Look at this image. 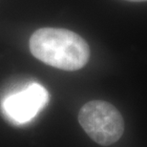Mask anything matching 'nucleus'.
<instances>
[{"label":"nucleus","instance_id":"nucleus-1","mask_svg":"<svg viewBox=\"0 0 147 147\" xmlns=\"http://www.w3.org/2000/svg\"><path fill=\"white\" fill-rule=\"evenodd\" d=\"M30 50L43 63L65 71H76L86 65L90 49L80 36L72 31L42 28L30 38Z\"/></svg>","mask_w":147,"mask_h":147},{"label":"nucleus","instance_id":"nucleus-2","mask_svg":"<svg viewBox=\"0 0 147 147\" xmlns=\"http://www.w3.org/2000/svg\"><path fill=\"white\" fill-rule=\"evenodd\" d=\"M78 121L94 142L103 146L117 142L124 131V121L119 110L103 100H91L83 105Z\"/></svg>","mask_w":147,"mask_h":147},{"label":"nucleus","instance_id":"nucleus-3","mask_svg":"<svg viewBox=\"0 0 147 147\" xmlns=\"http://www.w3.org/2000/svg\"><path fill=\"white\" fill-rule=\"evenodd\" d=\"M49 101V94L39 83H30L3 99L2 112L10 121L24 124L36 117Z\"/></svg>","mask_w":147,"mask_h":147},{"label":"nucleus","instance_id":"nucleus-4","mask_svg":"<svg viewBox=\"0 0 147 147\" xmlns=\"http://www.w3.org/2000/svg\"><path fill=\"white\" fill-rule=\"evenodd\" d=\"M126 1H132V2H142V1H147V0H126Z\"/></svg>","mask_w":147,"mask_h":147}]
</instances>
